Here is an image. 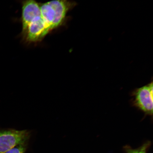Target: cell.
I'll return each instance as SVG.
<instances>
[{"label": "cell", "instance_id": "6da1fadb", "mask_svg": "<svg viewBox=\"0 0 153 153\" xmlns=\"http://www.w3.org/2000/svg\"><path fill=\"white\" fill-rule=\"evenodd\" d=\"M76 5L71 0H52L40 3V9L27 27L21 32L24 43L30 45L41 42L46 36L65 25L67 16Z\"/></svg>", "mask_w": 153, "mask_h": 153}, {"label": "cell", "instance_id": "7a4b0ae2", "mask_svg": "<svg viewBox=\"0 0 153 153\" xmlns=\"http://www.w3.org/2000/svg\"><path fill=\"white\" fill-rule=\"evenodd\" d=\"M153 85L152 81L146 85L134 90L131 93L133 106L141 111L145 116H152Z\"/></svg>", "mask_w": 153, "mask_h": 153}, {"label": "cell", "instance_id": "3957f363", "mask_svg": "<svg viewBox=\"0 0 153 153\" xmlns=\"http://www.w3.org/2000/svg\"><path fill=\"white\" fill-rule=\"evenodd\" d=\"M30 135L27 130H0V153H5L17 145L28 142Z\"/></svg>", "mask_w": 153, "mask_h": 153}, {"label": "cell", "instance_id": "277c9868", "mask_svg": "<svg viewBox=\"0 0 153 153\" xmlns=\"http://www.w3.org/2000/svg\"><path fill=\"white\" fill-rule=\"evenodd\" d=\"M151 145V141H148L136 149H133L129 145H126L123 147V149L126 153H146L148 149L150 148Z\"/></svg>", "mask_w": 153, "mask_h": 153}, {"label": "cell", "instance_id": "5b68a950", "mask_svg": "<svg viewBox=\"0 0 153 153\" xmlns=\"http://www.w3.org/2000/svg\"><path fill=\"white\" fill-rule=\"evenodd\" d=\"M27 143H25L17 145L5 153H25L27 149Z\"/></svg>", "mask_w": 153, "mask_h": 153}]
</instances>
